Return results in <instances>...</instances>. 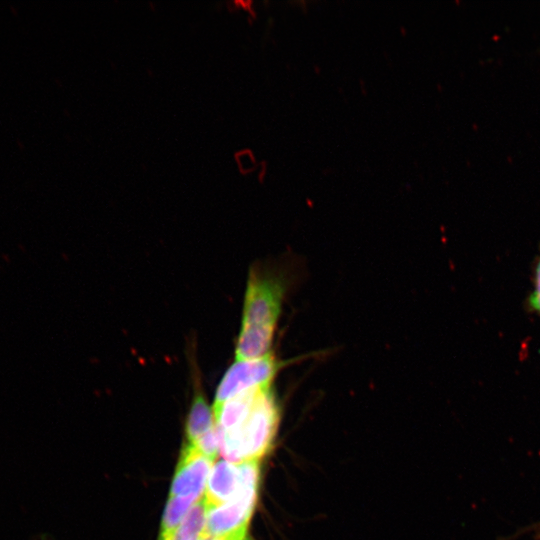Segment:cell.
I'll return each instance as SVG.
<instances>
[{"mask_svg": "<svg viewBox=\"0 0 540 540\" xmlns=\"http://www.w3.org/2000/svg\"><path fill=\"white\" fill-rule=\"evenodd\" d=\"M279 418L272 385L265 387L260 391L247 417L237 427L222 430V456L234 464L259 461L273 445Z\"/></svg>", "mask_w": 540, "mask_h": 540, "instance_id": "6da1fadb", "label": "cell"}, {"mask_svg": "<svg viewBox=\"0 0 540 540\" xmlns=\"http://www.w3.org/2000/svg\"><path fill=\"white\" fill-rule=\"evenodd\" d=\"M238 467L239 487L236 494L230 501L209 508L202 538L247 533L257 500L259 462L246 461L238 464Z\"/></svg>", "mask_w": 540, "mask_h": 540, "instance_id": "7a4b0ae2", "label": "cell"}, {"mask_svg": "<svg viewBox=\"0 0 540 540\" xmlns=\"http://www.w3.org/2000/svg\"><path fill=\"white\" fill-rule=\"evenodd\" d=\"M283 298L282 280L268 273L251 271L244 295L241 328L275 334Z\"/></svg>", "mask_w": 540, "mask_h": 540, "instance_id": "3957f363", "label": "cell"}, {"mask_svg": "<svg viewBox=\"0 0 540 540\" xmlns=\"http://www.w3.org/2000/svg\"><path fill=\"white\" fill-rule=\"evenodd\" d=\"M282 365L272 353L258 359L235 360L217 387L213 407L246 390L272 385Z\"/></svg>", "mask_w": 540, "mask_h": 540, "instance_id": "277c9868", "label": "cell"}, {"mask_svg": "<svg viewBox=\"0 0 540 540\" xmlns=\"http://www.w3.org/2000/svg\"><path fill=\"white\" fill-rule=\"evenodd\" d=\"M210 459L188 444L182 451L170 496L197 495L201 497L212 465Z\"/></svg>", "mask_w": 540, "mask_h": 540, "instance_id": "5b68a950", "label": "cell"}, {"mask_svg": "<svg viewBox=\"0 0 540 540\" xmlns=\"http://www.w3.org/2000/svg\"><path fill=\"white\" fill-rule=\"evenodd\" d=\"M239 487L238 464L226 460L218 461L208 476L204 497L209 508L230 501Z\"/></svg>", "mask_w": 540, "mask_h": 540, "instance_id": "8992f818", "label": "cell"}, {"mask_svg": "<svg viewBox=\"0 0 540 540\" xmlns=\"http://www.w3.org/2000/svg\"><path fill=\"white\" fill-rule=\"evenodd\" d=\"M265 387L246 390L223 404L213 407L217 426L223 431L237 427L247 417L260 391Z\"/></svg>", "mask_w": 540, "mask_h": 540, "instance_id": "52a82bcc", "label": "cell"}, {"mask_svg": "<svg viewBox=\"0 0 540 540\" xmlns=\"http://www.w3.org/2000/svg\"><path fill=\"white\" fill-rule=\"evenodd\" d=\"M198 374L195 377V392L188 414L186 435L189 443H193L214 427L213 415L199 387Z\"/></svg>", "mask_w": 540, "mask_h": 540, "instance_id": "ba28073f", "label": "cell"}, {"mask_svg": "<svg viewBox=\"0 0 540 540\" xmlns=\"http://www.w3.org/2000/svg\"><path fill=\"white\" fill-rule=\"evenodd\" d=\"M208 510L206 499L201 496L186 514L171 540H201Z\"/></svg>", "mask_w": 540, "mask_h": 540, "instance_id": "9c48e42d", "label": "cell"}, {"mask_svg": "<svg viewBox=\"0 0 540 540\" xmlns=\"http://www.w3.org/2000/svg\"><path fill=\"white\" fill-rule=\"evenodd\" d=\"M199 498L197 495L170 496L165 509L159 540H171L179 523L182 522L188 510Z\"/></svg>", "mask_w": 540, "mask_h": 540, "instance_id": "30bf717a", "label": "cell"}, {"mask_svg": "<svg viewBox=\"0 0 540 540\" xmlns=\"http://www.w3.org/2000/svg\"><path fill=\"white\" fill-rule=\"evenodd\" d=\"M222 430L216 425L198 440L188 443L194 446L202 455L213 461L221 447Z\"/></svg>", "mask_w": 540, "mask_h": 540, "instance_id": "8fae6325", "label": "cell"}, {"mask_svg": "<svg viewBox=\"0 0 540 540\" xmlns=\"http://www.w3.org/2000/svg\"><path fill=\"white\" fill-rule=\"evenodd\" d=\"M530 304L534 310L540 313V260L535 270L534 290L530 297Z\"/></svg>", "mask_w": 540, "mask_h": 540, "instance_id": "7c38bea8", "label": "cell"}, {"mask_svg": "<svg viewBox=\"0 0 540 540\" xmlns=\"http://www.w3.org/2000/svg\"><path fill=\"white\" fill-rule=\"evenodd\" d=\"M247 533L235 534L225 537L202 538L201 540H245Z\"/></svg>", "mask_w": 540, "mask_h": 540, "instance_id": "4fadbf2b", "label": "cell"}]
</instances>
